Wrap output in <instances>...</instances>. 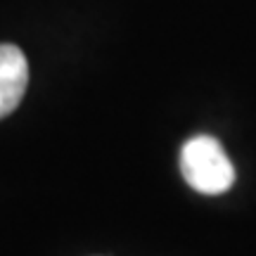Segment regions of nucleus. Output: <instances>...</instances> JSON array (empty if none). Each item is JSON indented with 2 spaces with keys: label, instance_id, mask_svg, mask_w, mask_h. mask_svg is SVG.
<instances>
[{
  "label": "nucleus",
  "instance_id": "1",
  "mask_svg": "<svg viewBox=\"0 0 256 256\" xmlns=\"http://www.w3.org/2000/svg\"><path fill=\"white\" fill-rule=\"evenodd\" d=\"M180 174L192 190L223 194L235 183V168L220 142L211 136H194L180 150Z\"/></svg>",
  "mask_w": 256,
  "mask_h": 256
},
{
  "label": "nucleus",
  "instance_id": "2",
  "mask_svg": "<svg viewBox=\"0 0 256 256\" xmlns=\"http://www.w3.org/2000/svg\"><path fill=\"white\" fill-rule=\"evenodd\" d=\"M28 86V62L12 43H0V119L19 107Z\"/></svg>",
  "mask_w": 256,
  "mask_h": 256
}]
</instances>
